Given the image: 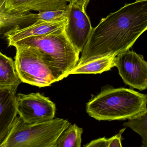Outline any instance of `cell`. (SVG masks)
Wrapping results in <instances>:
<instances>
[{
  "instance_id": "6da1fadb",
  "label": "cell",
  "mask_w": 147,
  "mask_h": 147,
  "mask_svg": "<svg viewBox=\"0 0 147 147\" xmlns=\"http://www.w3.org/2000/svg\"><path fill=\"white\" fill-rule=\"evenodd\" d=\"M147 29V0L125 4L93 28L77 65L129 49Z\"/></svg>"
},
{
  "instance_id": "7a4b0ae2",
  "label": "cell",
  "mask_w": 147,
  "mask_h": 147,
  "mask_svg": "<svg viewBox=\"0 0 147 147\" xmlns=\"http://www.w3.org/2000/svg\"><path fill=\"white\" fill-rule=\"evenodd\" d=\"M147 96L132 89H103L86 104V111L98 120L128 119L147 110Z\"/></svg>"
},
{
  "instance_id": "3957f363",
  "label": "cell",
  "mask_w": 147,
  "mask_h": 147,
  "mask_svg": "<svg viewBox=\"0 0 147 147\" xmlns=\"http://www.w3.org/2000/svg\"><path fill=\"white\" fill-rule=\"evenodd\" d=\"M15 45L36 49L52 68L57 82L66 78L79 61L80 53L69 42L63 30L21 40Z\"/></svg>"
},
{
  "instance_id": "277c9868",
  "label": "cell",
  "mask_w": 147,
  "mask_h": 147,
  "mask_svg": "<svg viewBox=\"0 0 147 147\" xmlns=\"http://www.w3.org/2000/svg\"><path fill=\"white\" fill-rule=\"evenodd\" d=\"M70 125L58 118L28 123L17 116L0 147H56L58 138Z\"/></svg>"
},
{
  "instance_id": "5b68a950",
  "label": "cell",
  "mask_w": 147,
  "mask_h": 147,
  "mask_svg": "<svg viewBox=\"0 0 147 147\" xmlns=\"http://www.w3.org/2000/svg\"><path fill=\"white\" fill-rule=\"evenodd\" d=\"M13 47L15 67L22 82L41 88L57 82L52 68L39 51L29 46Z\"/></svg>"
},
{
  "instance_id": "8992f818",
  "label": "cell",
  "mask_w": 147,
  "mask_h": 147,
  "mask_svg": "<svg viewBox=\"0 0 147 147\" xmlns=\"http://www.w3.org/2000/svg\"><path fill=\"white\" fill-rule=\"evenodd\" d=\"M16 107L19 116L24 122L35 123L51 120L55 118V103L40 93L16 95Z\"/></svg>"
},
{
  "instance_id": "52a82bcc",
  "label": "cell",
  "mask_w": 147,
  "mask_h": 147,
  "mask_svg": "<svg viewBox=\"0 0 147 147\" xmlns=\"http://www.w3.org/2000/svg\"><path fill=\"white\" fill-rule=\"evenodd\" d=\"M66 9L67 21L64 32L69 42L80 53L83 51L93 28L84 6L72 0Z\"/></svg>"
},
{
  "instance_id": "ba28073f",
  "label": "cell",
  "mask_w": 147,
  "mask_h": 147,
  "mask_svg": "<svg viewBox=\"0 0 147 147\" xmlns=\"http://www.w3.org/2000/svg\"><path fill=\"white\" fill-rule=\"evenodd\" d=\"M115 67L125 83L140 91L147 88V63L142 55L129 49L119 54Z\"/></svg>"
},
{
  "instance_id": "9c48e42d",
  "label": "cell",
  "mask_w": 147,
  "mask_h": 147,
  "mask_svg": "<svg viewBox=\"0 0 147 147\" xmlns=\"http://www.w3.org/2000/svg\"><path fill=\"white\" fill-rule=\"evenodd\" d=\"M67 18L55 22L36 21L33 24L21 27L17 26L4 34L8 42V46H12L21 40L31 37L39 36L64 30Z\"/></svg>"
},
{
  "instance_id": "30bf717a",
  "label": "cell",
  "mask_w": 147,
  "mask_h": 147,
  "mask_svg": "<svg viewBox=\"0 0 147 147\" xmlns=\"http://www.w3.org/2000/svg\"><path fill=\"white\" fill-rule=\"evenodd\" d=\"M16 92L12 88H0V147L18 115Z\"/></svg>"
},
{
  "instance_id": "8fae6325",
  "label": "cell",
  "mask_w": 147,
  "mask_h": 147,
  "mask_svg": "<svg viewBox=\"0 0 147 147\" xmlns=\"http://www.w3.org/2000/svg\"><path fill=\"white\" fill-rule=\"evenodd\" d=\"M4 8L9 13L39 12L49 10L65 9L67 1L65 0H2Z\"/></svg>"
},
{
  "instance_id": "7c38bea8",
  "label": "cell",
  "mask_w": 147,
  "mask_h": 147,
  "mask_svg": "<svg viewBox=\"0 0 147 147\" xmlns=\"http://www.w3.org/2000/svg\"><path fill=\"white\" fill-rule=\"evenodd\" d=\"M36 14L33 13H9L4 8L0 0V36L17 26H27L36 21Z\"/></svg>"
},
{
  "instance_id": "4fadbf2b",
  "label": "cell",
  "mask_w": 147,
  "mask_h": 147,
  "mask_svg": "<svg viewBox=\"0 0 147 147\" xmlns=\"http://www.w3.org/2000/svg\"><path fill=\"white\" fill-rule=\"evenodd\" d=\"M22 82L17 73L14 61L0 51V88L17 91Z\"/></svg>"
},
{
  "instance_id": "5bb4252c",
  "label": "cell",
  "mask_w": 147,
  "mask_h": 147,
  "mask_svg": "<svg viewBox=\"0 0 147 147\" xmlns=\"http://www.w3.org/2000/svg\"><path fill=\"white\" fill-rule=\"evenodd\" d=\"M115 57L113 56L103 57L76 65L69 72V75L77 74H101L105 71H109L112 68L115 67Z\"/></svg>"
},
{
  "instance_id": "9a60e30c",
  "label": "cell",
  "mask_w": 147,
  "mask_h": 147,
  "mask_svg": "<svg viewBox=\"0 0 147 147\" xmlns=\"http://www.w3.org/2000/svg\"><path fill=\"white\" fill-rule=\"evenodd\" d=\"M83 129L76 124L70 125L57 139L56 147H81Z\"/></svg>"
},
{
  "instance_id": "2e32d148",
  "label": "cell",
  "mask_w": 147,
  "mask_h": 147,
  "mask_svg": "<svg viewBox=\"0 0 147 147\" xmlns=\"http://www.w3.org/2000/svg\"><path fill=\"white\" fill-rule=\"evenodd\" d=\"M123 125L139 134L142 139V147H147V109L138 115L128 119Z\"/></svg>"
},
{
  "instance_id": "e0dca14e",
  "label": "cell",
  "mask_w": 147,
  "mask_h": 147,
  "mask_svg": "<svg viewBox=\"0 0 147 147\" xmlns=\"http://www.w3.org/2000/svg\"><path fill=\"white\" fill-rule=\"evenodd\" d=\"M36 21L46 22L63 20L67 19V9L39 12L36 14Z\"/></svg>"
},
{
  "instance_id": "ac0fdd59",
  "label": "cell",
  "mask_w": 147,
  "mask_h": 147,
  "mask_svg": "<svg viewBox=\"0 0 147 147\" xmlns=\"http://www.w3.org/2000/svg\"><path fill=\"white\" fill-rule=\"evenodd\" d=\"M126 127L120 130L118 133L112 137L110 138H108V147H122V145L121 144V138L122 135Z\"/></svg>"
},
{
  "instance_id": "d6986e66",
  "label": "cell",
  "mask_w": 147,
  "mask_h": 147,
  "mask_svg": "<svg viewBox=\"0 0 147 147\" xmlns=\"http://www.w3.org/2000/svg\"><path fill=\"white\" fill-rule=\"evenodd\" d=\"M108 138L103 137L93 140L83 146L86 147H108Z\"/></svg>"
},
{
  "instance_id": "ffe728a7",
  "label": "cell",
  "mask_w": 147,
  "mask_h": 147,
  "mask_svg": "<svg viewBox=\"0 0 147 147\" xmlns=\"http://www.w3.org/2000/svg\"><path fill=\"white\" fill-rule=\"evenodd\" d=\"M73 1H75L78 4L84 6L86 8V7L88 4L89 3V1H90V0H73Z\"/></svg>"
},
{
  "instance_id": "44dd1931",
  "label": "cell",
  "mask_w": 147,
  "mask_h": 147,
  "mask_svg": "<svg viewBox=\"0 0 147 147\" xmlns=\"http://www.w3.org/2000/svg\"><path fill=\"white\" fill-rule=\"evenodd\" d=\"M65 1H67V2H70V1H71V0H65Z\"/></svg>"
}]
</instances>
